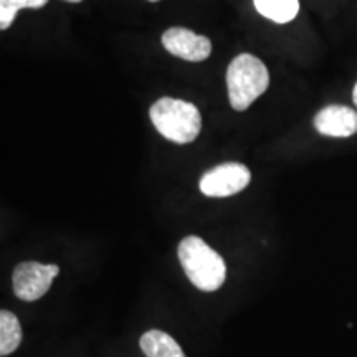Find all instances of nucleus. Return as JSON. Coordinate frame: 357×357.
<instances>
[{"mask_svg":"<svg viewBox=\"0 0 357 357\" xmlns=\"http://www.w3.org/2000/svg\"><path fill=\"white\" fill-rule=\"evenodd\" d=\"M177 255L187 278L200 291H217L225 281V261L199 236H185L178 243Z\"/></svg>","mask_w":357,"mask_h":357,"instance_id":"nucleus-1","label":"nucleus"},{"mask_svg":"<svg viewBox=\"0 0 357 357\" xmlns=\"http://www.w3.org/2000/svg\"><path fill=\"white\" fill-rule=\"evenodd\" d=\"M149 116L160 136L176 144L195 141L202 128V116L197 106L176 98H160L151 106Z\"/></svg>","mask_w":357,"mask_h":357,"instance_id":"nucleus-2","label":"nucleus"},{"mask_svg":"<svg viewBox=\"0 0 357 357\" xmlns=\"http://www.w3.org/2000/svg\"><path fill=\"white\" fill-rule=\"evenodd\" d=\"M270 84V73L261 60L250 53L235 56L227 68L229 101L235 111H245Z\"/></svg>","mask_w":357,"mask_h":357,"instance_id":"nucleus-3","label":"nucleus"},{"mask_svg":"<svg viewBox=\"0 0 357 357\" xmlns=\"http://www.w3.org/2000/svg\"><path fill=\"white\" fill-rule=\"evenodd\" d=\"M60 273L56 265H42L37 261H25L13 270V293L24 301H37L47 294L53 278Z\"/></svg>","mask_w":357,"mask_h":357,"instance_id":"nucleus-4","label":"nucleus"},{"mask_svg":"<svg viewBox=\"0 0 357 357\" xmlns=\"http://www.w3.org/2000/svg\"><path fill=\"white\" fill-rule=\"evenodd\" d=\"M252 181L248 167L238 162H225L207 171L200 178V192L207 197H230L238 194Z\"/></svg>","mask_w":357,"mask_h":357,"instance_id":"nucleus-5","label":"nucleus"},{"mask_svg":"<svg viewBox=\"0 0 357 357\" xmlns=\"http://www.w3.org/2000/svg\"><path fill=\"white\" fill-rule=\"evenodd\" d=\"M162 45L171 55L194 63L205 61L212 53L211 40L184 26H172L166 30L162 35Z\"/></svg>","mask_w":357,"mask_h":357,"instance_id":"nucleus-6","label":"nucleus"},{"mask_svg":"<svg viewBox=\"0 0 357 357\" xmlns=\"http://www.w3.org/2000/svg\"><path fill=\"white\" fill-rule=\"evenodd\" d=\"M314 128L323 136L349 137L357 132V113L347 106H326L314 116Z\"/></svg>","mask_w":357,"mask_h":357,"instance_id":"nucleus-7","label":"nucleus"},{"mask_svg":"<svg viewBox=\"0 0 357 357\" xmlns=\"http://www.w3.org/2000/svg\"><path fill=\"white\" fill-rule=\"evenodd\" d=\"M139 344L147 357H185L176 339L159 329H151L142 334Z\"/></svg>","mask_w":357,"mask_h":357,"instance_id":"nucleus-8","label":"nucleus"},{"mask_svg":"<svg viewBox=\"0 0 357 357\" xmlns=\"http://www.w3.org/2000/svg\"><path fill=\"white\" fill-rule=\"evenodd\" d=\"M255 8L266 19L276 24H288L300 12L298 0H253Z\"/></svg>","mask_w":357,"mask_h":357,"instance_id":"nucleus-9","label":"nucleus"},{"mask_svg":"<svg viewBox=\"0 0 357 357\" xmlns=\"http://www.w3.org/2000/svg\"><path fill=\"white\" fill-rule=\"evenodd\" d=\"M22 342V329L13 312L0 311V356L12 354Z\"/></svg>","mask_w":357,"mask_h":357,"instance_id":"nucleus-10","label":"nucleus"},{"mask_svg":"<svg viewBox=\"0 0 357 357\" xmlns=\"http://www.w3.org/2000/svg\"><path fill=\"white\" fill-rule=\"evenodd\" d=\"M20 10V0H0V29L7 30Z\"/></svg>","mask_w":357,"mask_h":357,"instance_id":"nucleus-11","label":"nucleus"},{"mask_svg":"<svg viewBox=\"0 0 357 357\" xmlns=\"http://www.w3.org/2000/svg\"><path fill=\"white\" fill-rule=\"evenodd\" d=\"M48 3V0H20L22 8H42Z\"/></svg>","mask_w":357,"mask_h":357,"instance_id":"nucleus-12","label":"nucleus"},{"mask_svg":"<svg viewBox=\"0 0 357 357\" xmlns=\"http://www.w3.org/2000/svg\"><path fill=\"white\" fill-rule=\"evenodd\" d=\"M352 100H354V105L357 106V83H356V86H354V91H352Z\"/></svg>","mask_w":357,"mask_h":357,"instance_id":"nucleus-13","label":"nucleus"},{"mask_svg":"<svg viewBox=\"0 0 357 357\" xmlns=\"http://www.w3.org/2000/svg\"><path fill=\"white\" fill-rule=\"evenodd\" d=\"M66 2H73V3H78V2H82V0H66Z\"/></svg>","mask_w":357,"mask_h":357,"instance_id":"nucleus-14","label":"nucleus"},{"mask_svg":"<svg viewBox=\"0 0 357 357\" xmlns=\"http://www.w3.org/2000/svg\"><path fill=\"white\" fill-rule=\"evenodd\" d=\"M149 2H159V0H149Z\"/></svg>","mask_w":357,"mask_h":357,"instance_id":"nucleus-15","label":"nucleus"}]
</instances>
